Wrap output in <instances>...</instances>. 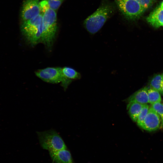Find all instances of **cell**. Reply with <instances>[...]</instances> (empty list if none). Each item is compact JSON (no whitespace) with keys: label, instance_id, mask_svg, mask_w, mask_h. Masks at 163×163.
Listing matches in <instances>:
<instances>
[{"label":"cell","instance_id":"603a6c76","mask_svg":"<svg viewBox=\"0 0 163 163\" xmlns=\"http://www.w3.org/2000/svg\"><path fill=\"white\" fill-rule=\"evenodd\" d=\"M53 163H55H55H54V162H53Z\"/></svg>","mask_w":163,"mask_h":163},{"label":"cell","instance_id":"e0dca14e","mask_svg":"<svg viewBox=\"0 0 163 163\" xmlns=\"http://www.w3.org/2000/svg\"><path fill=\"white\" fill-rule=\"evenodd\" d=\"M151 107L158 113L161 119L160 128L163 129V103L161 102L152 104Z\"/></svg>","mask_w":163,"mask_h":163},{"label":"cell","instance_id":"277c9868","mask_svg":"<svg viewBox=\"0 0 163 163\" xmlns=\"http://www.w3.org/2000/svg\"><path fill=\"white\" fill-rule=\"evenodd\" d=\"M40 143L44 149L49 151L66 149L63 140L55 131L50 130L37 133Z\"/></svg>","mask_w":163,"mask_h":163},{"label":"cell","instance_id":"9a60e30c","mask_svg":"<svg viewBox=\"0 0 163 163\" xmlns=\"http://www.w3.org/2000/svg\"><path fill=\"white\" fill-rule=\"evenodd\" d=\"M149 103L152 104L161 102V97L160 92L157 90L150 88L148 90Z\"/></svg>","mask_w":163,"mask_h":163},{"label":"cell","instance_id":"8fae6325","mask_svg":"<svg viewBox=\"0 0 163 163\" xmlns=\"http://www.w3.org/2000/svg\"><path fill=\"white\" fill-rule=\"evenodd\" d=\"M148 90L147 87L139 90L129 97L127 99V102H135L142 104L149 103Z\"/></svg>","mask_w":163,"mask_h":163},{"label":"cell","instance_id":"7402d4cb","mask_svg":"<svg viewBox=\"0 0 163 163\" xmlns=\"http://www.w3.org/2000/svg\"><path fill=\"white\" fill-rule=\"evenodd\" d=\"M159 6L161 9H163V0Z\"/></svg>","mask_w":163,"mask_h":163},{"label":"cell","instance_id":"ac0fdd59","mask_svg":"<svg viewBox=\"0 0 163 163\" xmlns=\"http://www.w3.org/2000/svg\"><path fill=\"white\" fill-rule=\"evenodd\" d=\"M64 0H46L49 8L56 11Z\"/></svg>","mask_w":163,"mask_h":163},{"label":"cell","instance_id":"6da1fadb","mask_svg":"<svg viewBox=\"0 0 163 163\" xmlns=\"http://www.w3.org/2000/svg\"><path fill=\"white\" fill-rule=\"evenodd\" d=\"M43 13L32 19L23 21L21 32L26 41L32 46L43 43L42 25Z\"/></svg>","mask_w":163,"mask_h":163},{"label":"cell","instance_id":"44dd1931","mask_svg":"<svg viewBox=\"0 0 163 163\" xmlns=\"http://www.w3.org/2000/svg\"><path fill=\"white\" fill-rule=\"evenodd\" d=\"M161 94H163V79L162 84L161 88Z\"/></svg>","mask_w":163,"mask_h":163},{"label":"cell","instance_id":"9c48e42d","mask_svg":"<svg viewBox=\"0 0 163 163\" xmlns=\"http://www.w3.org/2000/svg\"><path fill=\"white\" fill-rule=\"evenodd\" d=\"M49 152L52 159L56 163H73L71 154L67 149Z\"/></svg>","mask_w":163,"mask_h":163},{"label":"cell","instance_id":"52a82bcc","mask_svg":"<svg viewBox=\"0 0 163 163\" xmlns=\"http://www.w3.org/2000/svg\"><path fill=\"white\" fill-rule=\"evenodd\" d=\"M39 0H25L21 11L23 21L33 18L40 14L41 10Z\"/></svg>","mask_w":163,"mask_h":163},{"label":"cell","instance_id":"d6986e66","mask_svg":"<svg viewBox=\"0 0 163 163\" xmlns=\"http://www.w3.org/2000/svg\"><path fill=\"white\" fill-rule=\"evenodd\" d=\"M146 10L150 8L155 0H136Z\"/></svg>","mask_w":163,"mask_h":163},{"label":"cell","instance_id":"30bf717a","mask_svg":"<svg viewBox=\"0 0 163 163\" xmlns=\"http://www.w3.org/2000/svg\"><path fill=\"white\" fill-rule=\"evenodd\" d=\"M146 20L155 28L163 27V9L159 6L157 7L147 17Z\"/></svg>","mask_w":163,"mask_h":163},{"label":"cell","instance_id":"5bb4252c","mask_svg":"<svg viewBox=\"0 0 163 163\" xmlns=\"http://www.w3.org/2000/svg\"><path fill=\"white\" fill-rule=\"evenodd\" d=\"M163 79V73L154 75L150 81V88L157 90L161 93Z\"/></svg>","mask_w":163,"mask_h":163},{"label":"cell","instance_id":"ba28073f","mask_svg":"<svg viewBox=\"0 0 163 163\" xmlns=\"http://www.w3.org/2000/svg\"><path fill=\"white\" fill-rule=\"evenodd\" d=\"M161 125V119L159 115L151 107H150L141 128L152 131L160 128Z\"/></svg>","mask_w":163,"mask_h":163},{"label":"cell","instance_id":"5b68a950","mask_svg":"<svg viewBox=\"0 0 163 163\" xmlns=\"http://www.w3.org/2000/svg\"><path fill=\"white\" fill-rule=\"evenodd\" d=\"M114 1L122 14L129 20H134L138 19L146 10L136 0Z\"/></svg>","mask_w":163,"mask_h":163},{"label":"cell","instance_id":"7a4b0ae2","mask_svg":"<svg viewBox=\"0 0 163 163\" xmlns=\"http://www.w3.org/2000/svg\"><path fill=\"white\" fill-rule=\"evenodd\" d=\"M112 6L103 4L84 21V26L91 34H94L102 27L113 11Z\"/></svg>","mask_w":163,"mask_h":163},{"label":"cell","instance_id":"7c38bea8","mask_svg":"<svg viewBox=\"0 0 163 163\" xmlns=\"http://www.w3.org/2000/svg\"><path fill=\"white\" fill-rule=\"evenodd\" d=\"M127 109L129 115L134 122H136L138 117L144 104L135 102L128 103Z\"/></svg>","mask_w":163,"mask_h":163},{"label":"cell","instance_id":"3957f363","mask_svg":"<svg viewBox=\"0 0 163 163\" xmlns=\"http://www.w3.org/2000/svg\"><path fill=\"white\" fill-rule=\"evenodd\" d=\"M42 25L43 44L50 49L54 41L57 29L56 11L49 8L43 13Z\"/></svg>","mask_w":163,"mask_h":163},{"label":"cell","instance_id":"2e32d148","mask_svg":"<svg viewBox=\"0 0 163 163\" xmlns=\"http://www.w3.org/2000/svg\"><path fill=\"white\" fill-rule=\"evenodd\" d=\"M149 108V106L147 104H144L139 114L136 122L138 125L140 127L147 114Z\"/></svg>","mask_w":163,"mask_h":163},{"label":"cell","instance_id":"ffe728a7","mask_svg":"<svg viewBox=\"0 0 163 163\" xmlns=\"http://www.w3.org/2000/svg\"><path fill=\"white\" fill-rule=\"evenodd\" d=\"M41 11L43 13L45 11L50 8L46 0L42 1L40 3Z\"/></svg>","mask_w":163,"mask_h":163},{"label":"cell","instance_id":"4fadbf2b","mask_svg":"<svg viewBox=\"0 0 163 163\" xmlns=\"http://www.w3.org/2000/svg\"><path fill=\"white\" fill-rule=\"evenodd\" d=\"M62 73L68 83L69 85L72 80L81 78L80 74L74 69L64 67L61 68Z\"/></svg>","mask_w":163,"mask_h":163},{"label":"cell","instance_id":"8992f818","mask_svg":"<svg viewBox=\"0 0 163 163\" xmlns=\"http://www.w3.org/2000/svg\"><path fill=\"white\" fill-rule=\"evenodd\" d=\"M61 68L47 67L36 71L35 74L38 77L46 82L53 84L61 82L65 90L69 85L62 73Z\"/></svg>","mask_w":163,"mask_h":163}]
</instances>
